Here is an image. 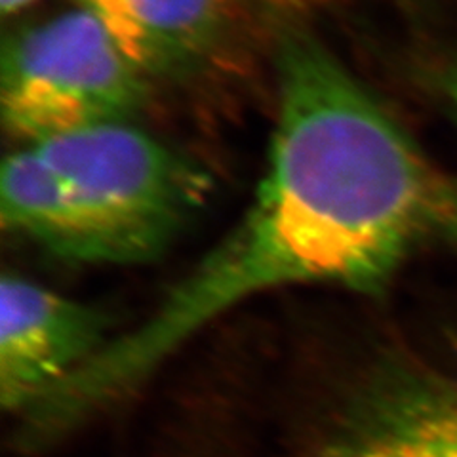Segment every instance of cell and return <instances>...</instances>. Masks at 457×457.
I'll use <instances>...</instances> for the list:
<instances>
[{
	"label": "cell",
	"mask_w": 457,
	"mask_h": 457,
	"mask_svg": "<svg viewBox=\"0 0 457 457\" xmlns=\"http://www.w3.org/2000/svg\"><path fill=\"white\" fill-rule=\"evenodd\" d=\"M428 242L457 246V181L332 52L290 35L269 162L245 220L145 322L80 368L71 393L86 408L107 403L265 290L320 282L379 292Z\"/></svg>",
	"instance_id": "6da1fadb"
},
{
	"label": "cell",
	"mask_w": 457,
	"mask_h": 457,
	"mask_svg": "<svg viewBox=\"0 0 457 457\" xmlns=\"http://www.w3.org/2000/svg\"><path fill=\"white\" fill-rule=\"evenodd\" d=\"M189 156L128 122L104 124L10 154L0 179L4 231L77 263L154 260L210 196Z\"/></svg>",
	"instance_id": "7a4b0ae2"
},
{
	"label": "cell",
	"mask_w": 457,
	"mask_h": 457,
	"mask_svg": "<svg viewBox=\"0 0 457 457\" xmlns=\"http://www.w3.org/2000/svg\"><path fill=\"white\" fill-rule=\"evenodd\" d=\"M147 80L92 13L65 12L6 42L3 120L25 145L128 122L145 102Z\"/></svg>",
	"instance_id": "3957f363"
},
{
	"label": "cell",
	"mask_w": 457,
	"mask_h": 457,
	"mask_svg": "<svg viewBox=\"0 0 457 457\" xmlns=\"http://www.w3.org/2000/svg\"><path fill=\"white\" fill-rule=\"evenodd\" d=\"M105 317L33 280L0 284V396L13 411H33L102 351Z\"/></svg>",
	"instance_id": "277c9868"
},
{
	"label": "cell",
	"mask_w": 457,
	"mask_h": 457,
	"mask_svg": "<svg viewBox=\"0 0 457 457\" xmlns=\"http://www.w3.org/2000/svg\"><path fill=\"white\" fill-rule=\"evenodd\" d=\"M328 457H457V379L410 368L381 376Z\"/></svg>",
	"instance_id": "5b68a950"
},
{
	"label": "cell",
	"mask_w": 457,
	"mask_h": 457,
	"mask_svg": "<svg viewBox=\"0 0 457 457\" xmlns=\"http://www.w3.org/2000/svg\"><path fill=\"white\" fill-rule=\"evenodd\" d=\"M143 75L181 77L216 48L225 0H79Z\"/></svg>",
	"instance_id": "8992f818"
},
{
	"label": "cell",
	"mask_w": 457,
	"mask_h": 457,
	"mask_svg": "<svg viewBox=\"0 0 457 457\" xmlns=\"http://www.w3.org/2000/svg\"><path fill=\"white\" fill-rule=\"evenodd\" d=\"M31 3H35V0H0V6H3V12L8 16V13L20 12Z\"/></svg>",
	"instance_id": "52a82bcc"
},
{
	"label": "cell",
	"mask_w": 457,
	"mask_h": 457,
	"mask_svg": "<svg viewBox=\"0 0 457 457\" xmlns=\"http://www.w3.org/2000/svg\"><path fill=\"white\" fill-rule=\"evenodd\" d=\"M448 96L452 99L453 107L457 109V63L455 67L452 69V73L448 75Z\"/></svg>",
	"instance_id": "ba28073f"
}]
</instances>
